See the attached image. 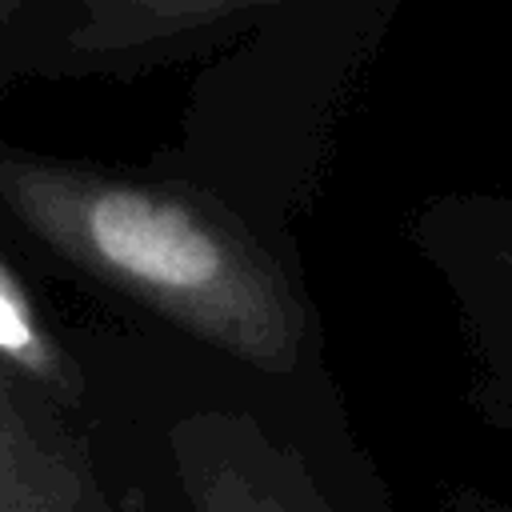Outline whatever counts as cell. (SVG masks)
<instances>
[{
	"instance_id": "obj_1",
	"label": "cell",
	"mask_w": 512,
	"mask_h": 512,
	"mask_svg": "<svg viewBox=\"0 0 512 512\" xmlns=\"http://www.w3.org/2000/svg\"><path fill=\"white\" fill-rule=\"evenodd\" d=\"M0 204L52 252L204 344L264 372L296 364L304 320L284 272L196 188L0 156Z\"/></svg>"
},
{
	"instance_id": "obj_2",
	"label": "cell",
	"mask_w": 512,
	"mask_h": 512,
	"mask_svg": "<svg viewBox=\"0 0 512 512\" xmlns=\"http://www.w3.org/2000/svg\"><path fill=\"white\" fill-rule=\"evenodd\" d=\"M0 512H116L88 464L28 412L0 372Z\"/></svg>"
},
{
	"instance_id": "obj_3",
	"label": "cell",
	"mask_w": 512,
	"mask_h": 512,
	"mask_svg": "<svg viewBox=\"0 0 512 512\" xmlns=\"http://www.w3.org/2000/svg\"><path fill=\"white\" fill-rule=\"evenodd\" d=\"M256 16L248 0H92L80 4L64 28V44L80 56L124 60L164 44H188Z\"/></svg>"
},
{
	"instance_id": "obj_4",
	"label": "cell",
	"mask_w": 512,
	"mask_h": 512,
	"mask_svg": "<svg viewBox=\"0 0 512 512\" xmlns=\"http://www.w3.org/2000/svg\"><path fill=\"white\" fill-rule=\"evenodd\" d=\"M0 368L52 392L56 400L80 396L76 364L52 340V332L44 328V316L36 312L28 288L8 268L4 256H0Z\"/></svg>"
},
{
	"instance_id": "obj_5",
	"label": "cell",
	"mask_w": 512,
	"mask_h": 512,
	"mask_svg": "<svg viewBox=\"0 0 512 512\" xmlns=\"http://www.w3.org/2000/svg\"><path fill=\"white\" fill-rule=\"evenodd\" d=\"M480 348L492 376L512 388V224L480 260Z\"/></svg>"
},
{
	"instance_id": "obj_6",
	"label": "cell",
	"mask_w": 512,
	"mask_h": 512,
	"mask_svg": "<svg viewBox=\"0 0 512 512\" xmlns=\"http://www.w3.org/2000/svg\"><path fill=\"white\" fill-rule=\"evenodd\" d=\"M196 504L200 512H288L272 492L240 480L232 468L200 472L196 476Z\"/></svg>"
},
{
	"instance_id": "obj_7",
	"label": "cell",
	"mask_w": 512,
	"mask_h": 512,
	"mask_svg": "<svg viewBox=\"0 0 512 512\" xmlns=\"http://www.w3.org/2000/svg\"><path fill=\"white\" fill-rule=\"evenodd\" d=\"M20 12H24V4H20V0H0V28H4L8 20H16Z\"/></svg>"
}]
</instances>
